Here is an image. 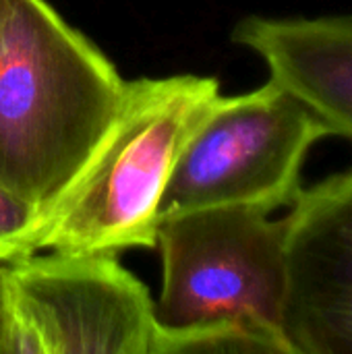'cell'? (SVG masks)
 Instances as JSON below:
<instances>
[{
    "mask_svg": "<svg viewBox=\"0 0 352 354\" xmlns=\"http://www.w3.org/2000/svg\"><path fill=\"white\" fill-rule=\"evenodd\" d=\"M6 266L19 354H151L154 299L112 253H33Z\"/></svg>",
    "mask_w": 352,
    "mask_h": 354,
    "instance_id": "5",
    "label": "cell"
},
{
    "mask_svg": "<svg viewBox=\"0 0 352 354\" xmlns=\"http://www.w3.org/2000/svg\"><path fill=\"white\" fill-rule=\"evenodd\" d=\"M44 212L12 191L0 187V263L37 253Z\"/></svg>",
    "mask_w": 352,
    "mask_h": 354,
    "instance_id": "9",
    "label": "cell"
},
{
    "mask_svg": "<svg viewBox=\"0 0 352 354\" xmlns=\"http://www.w3.org/2000/svg\"><path fill=\"white\" fill-rule=\"evenodd\" d=\"M0 354H19L6 263H0Z\"/></svg>",
    "mask_w": 352,
    "mask_h": 354,
    "instance_id": "10",
    "label": "cell"
},
{
    "mask_svg": "<svg viewBox=\"0 0 352 354\" xmlns=\"http://www.w3.org/2000/svg\"><path fill=\"white\" fill-rule=\"evenodd\" d=\"M232 41L257 54L270 79L297 95L330 131L352 141V15H249Z\"/></svg>",
    "mask_w": 352,
    "mask_h": 354,
    "instance_id": "7",
    "label": "cell"
},
{
    "mask_svg": "<svg viewBox=\"0 0 352 354\" xmlns=\"http://www.w3.org/2000/svg\"><path fill=\"white\" fill-rule=\"evenodd\" d=\"M284 222L293 354H352V168L303 189Z\"/></svg>",
    "mask_w": 352,
    "mask_h": 354,
    "instance_id": "6",
    "label": "cell"
},
{
    "mask_svg": "<svg viewBox=\"0 0 352 354\" xmlns=\"http://www.w3.org/2000/svg\"><path fill=\"white\" fill-rule=\"evenodd\" d=\"M324 137H332L328 127L272 79L249 93L218 95L170 172L158 224L205 207H290L303 191V164Z\"/></svg>",
    "mask_w": 352,
    "mask_h": 354,
    "instance_id": "3",
    "label": "cell"
},
{
    "mask_svg": "<svg viewBox=\"0 0 352 354\" xmlns=\"http://www.w3.org/2000/svg\"><path fill=\"white\" fill-rule=\"evenodd\" d=\"M8 8H10V0H0V25H2V19L8 12Z\"/></svg>",
    "mask_w": 352,
    "mask_h": 354,
    "instance_id": "11",
    "label": "cell"
},
{
    "mask_svg": "<svg viewBox=\"0 0 352 354\" xmlns=\"http://www.w3.org/2000/svg\"><path fill=\"white\" fill-rule=\"evenodd\" d=\"M222 353L293 354V351L282 336L239 319H222L187 328H164L158 324L151 346V354Z\"/></svg>",
    "mask_w": 352,
    "mask_h": 354,
    "instance_id": "8",
    "label": "cell"
},
{
    "mask_svg": "<svg viewBox=\"0 0 352 354\" xmlns=\"http://www.w3.org/2000/svg\"><path fill=\"white\" fill-rule=\"evenodd\" d=\"M218 95L214 77L127 81L118 114L95 153L48 209L37 251L116 255L156 247L158 207L170 172Z\"/></svg>",
    "mask_w": 352,
    "mask_h": 354,
    "instance_id": "2",
    "label": "cell"
},
{
    "mask_svg": "<svg viewBox=\"0 0 352 354\" xmlns=\"http://www.w3.org/2000/svg\"><path fill=\"white\" fill-rule=\"evenodd\" d=\"M162 288L154 301L164 328L222 319L284 336V222L247 207H205L158 224Z\"/></svg>",
    "mask_w": 352,
    "mask_h": 354,
    "instance_id": "4",
    "label": "cell"
},
{
    "mask_svg": "<svg viewBox=\"0 0 352 354\" xmlns=\"http://www.w3.org/2000/svg\"><path fill=\"white\" fill-rule=\"evenodd\" d=\"M124 85L46 0H10L0 25V187L46 218L114 122Z\"/></svg>",
    "mask_w": 352,
    "mask_h": 354,
    "instance_id": "1",
    "label": "cell"
}]
</instances>
